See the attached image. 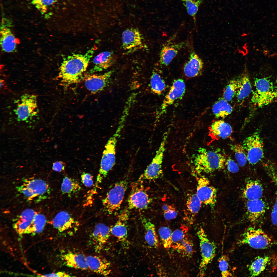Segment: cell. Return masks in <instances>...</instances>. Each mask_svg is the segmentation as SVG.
<instances>
[{"instance_id":"19","label":"cell","mask_w":277,"mask_h":277,"mask_svg":"<svg viewBox=\"0 0 277 277\" xmlns=\"http://www.w3.org/2000/svg\"><path fill=\"white\" fill-rule=\"evenodd\" d=\"M88 269L94 272L106 276L111 273V263L106 259L100 256L89 255L86 256Z\"/></svg>"},{"instance_id":"17","label":"cell","mask_w":277,"mask_h":277,"mask_svg":"<svg viewBox=\"0 0 277 277\" xmlns=\"http://www.w3.org/2000/svg\"><path fill=\"white\" fill-rule=\"evenodd\" d=\"M185 91V85L182 79L179 78L174 80L161 105L160 113L162 114L168 106L182 97L184 94Z\"/></svg>"},{"instance_id":"11","label":"cell","mask_w":277,"mask_h":277,"mask_svg":"<svg viewBox=\"0 0 277 277\" xmlns=\"http://www.w3.org/2000/svg\"><path fill=\"white\" fill-rule=\"evenodd\" d=\"M14 111L18 121H26L31 118L38 113L37 96L27 93L23 94Z\"/></svg>"},{"instance_id":"36","label":"cell","mask_w":277,"mask_h":277,"mask_svg":"<svg viewBox=\"0 0 277 277\" xmlns=\"http://www.w3.org/2000/svg\"><path fill=\"white\" fill-rule=\"evenodd\" d=\"M82 187L77 181L67 176L63 178L61 186V190L63 194H71L80 191Z\"/></svg>"},{"instance_id":"49","label":"cell","mask_w":277,"mask_h":277,"mask_svg":"<svg viewBox=\"0 0 277 277\" xmlns=\"http://www.w3.org/2000/svg\"><path fill=\"white\" fill-rule=\"evenodd\" d=\"M81 178L82 182L85 186L89 187L93 185V176L90 174L83 172L81 175Z\"/></svg>"},{"instance_id":"50","label":"cell","mask_w":277,"mask_h":277,"mask_svg":"<svg viewBox=\"0 0 277 277\" xmlns=\"http://www.w3.org/2000/svg\"><path fill=\"white\" fill-rule=\"evenodd\" d=\"M66 166V163L62 161H57L53 164L52 169L54 171L57 172H61L64 170Z\"/></svg>"},{"instance_id":"35","label":"cell","mask_w":277,"mask_h":277,"mask_svg":"<svg viewBox=\"0 0 277 277\" xmlns=\"http://www.w3.org/2000/svg\"><path fill=\"white\" fill-rule=\"evenodd\" d=\"M262 164L265 172L275 185L276 189L275 202L272 210L277 211V167L274 163L269 159L263 161Z\"/></svg>"},{"instance_id":"33","label":"cell","mask_w":277,"mask_h":277,"mask_svg":"<svg viewBox=\"0 0 277 277\" xmlns=\"http://www.w3.org/2000/svg\"><path fill=\"white\" fill-rule=\"evenodd\" d=\"M144 231V238L150 246L154 248L158 247L159 241L154 224L145 218L141 219Z\"/></svg>"},{"instance_id":"12","label":"cell","mask_w":277,"mask_h":277,"mask_svg":"<svg viewBox=\"0 0 277 277\" xmlns=\"http://www.w3.org/2000/svg\"><path fill=\"white\" fill-rule=\"evenodd\" d=\"M194 171L197 175L196 195L202 203L213 207L216 202V189L211 184L207 178Z\"/></svg>"},{"instance_id":"40","label":"cell","mask_w":277,"mask_h":277,"mask_svg":"<svg viewBox=\"0 0 277 277\" xmlns=\"http://www.w3.org/2000/svg\"><path fill=\"white\" fill-rule=\"evenodd\" d=\"M173 246L175 249L185 256H190L193 253V243L190 240L186 238Z\"/></svg>"},{"instance_id":"27","label":"cell","mask_w":277,"mask_h":277,"mask_svg":"<svg viewBox=\"0 0 277 277\" xmlns=\"http://www.w3.org/2000/svg\"><path fill=\"white\" fill-rule=\"evenodd\" d=\"M128 219V213L125 210L118 215L117 220L110 228L111 233L121 242H124L127 240V231L126 224Z\"/></svg>"},{"instance_id":"13","label":"cell","mask_w":277,"mask_h":277,"mask_svg":"<svg viewBox=\"0 0 277 277\" xmlns=\"http://www.w3.org/2000/svg\"><path fill=\"white\" fill-rule=\"evenodd\" d=\"M140 182L138 181L131 184V190L127 200L128 208L130 209H146L151 202L149 195Z\"/></svg>"},{"instance_id":"8","label":"cell","mask_w":277,"mask_h":277,"mask_svg":"<svg viewBox=\"0 0 277 277\" xmlns=\"http://www.w3.org/2000/svg\"><path fill=\"white\" fill-rule=\"evenodd\" d=\"M128 184V181L126 179L116 183L103 199L102 202L104 210L108 214L113 213L120 208Z\"/></svg>"},{"instance_id":"24","label":"cell","mask_w":277,"mask_h":277,"mask_svg":"<svg viewBox=\"0 0 277 277\" xmlns=\"http://www.w3.org/2000/svg\"><path fill=\"white\" fill-rule=\"evenodd\" d=\"M185 44L184 42L176 43L168 42L164 44L160 53V63L165 66L169 65Z\"/></svg>"},{"instance_id":"6","label":"cell","mask_w":277,"mask_h":277,"mask_svg":"<svg viewBox=\"0 0 277 277\" xmlns=\"http://www.w3.org/2000/svg\"><path fill=\"white\" fill-rule=\"evenodd\" d=\"M16 189L27 200L36 202L47 198L50 192L47 183L40 179H25Z\"/></svg>"},{"instance_id":"47","label":"cell","mask_w":277,"mask_h":277,"mask_svg":"<svg viewBox=\"0 0 277 277\" xmlns=\"http://www.w3.org/2000/svg\"><path fill=\"white\" fill-rule=\"evenodd\" d=\"M225 165L228 170L232 173H236L239 170V165L237 163L230 157L226 159Z\"/></svg>"},{"instance_id":"38","label":"cell","mask_w":277,"mask_h":277,"mask_svg":"<svg viewBox=\"0 0 277 277\" xmlns=\"http://www.w3.org/2000/svg\"><path fill=\"white\" fill-rule=\"evenodd\" d=\"M46 222V218L44 215L37 213L25 234H34L41 232L43 229Z\"/></svg>"},{"instance_id":"21","label":"cell","mask_w":277,"mask_h":277,"mask_svg":"<svg viewBox=\"0 0 277 277\" xmlns=\"http://www.w3.org/2000/svg\"><path fill=\"white\" fill-rule=\"evenodd\" d=\"M209 136L213 140L225 139L229 137L233 129L228 123L222 120L213 121L209 128Z\"/></svg>"},{"instance_id":"42","label":"cell","mask_w":277,"mask_h":277,"mask_svg":"<svg viewBox=\"0 0 277 277\" xmlns=\"http://www.w3.org/2000/svg\"><path fill=\"white\" fill-rule=\"evenodd\" d=\"M158 232L164 248L166 249L171 248L173 243L171 238L172 232L170 228L167 226H162L159 228Z\"/></svg>"},{"instance_id":"4","label":"cell","mask_w":277,"mask_h":277,"mask_svg":"<svg viewBox=\"0 0 277 277\" xmlns=\"http://www.w3.org/2000/svg\"><path fill=\"white\" fill-rule=\"evenodd\" d=\"M125 122L124 120H120L115 132L105 145L101 160L99 173L96 178L97 181L99 183L101 182L106 177L115 165L116 144L124 127Z\"/></svg>"},{"instance_id":"41","label":"cell","mask_w":277,"mask_h":277,"mask_svg":"<svg viewBox=\"0 0 277 277\" xmlns=\"http://www.w3.org/2000/svg\"><path fill=\"white\" fill-rule=\"evenodd\" d=\"M238 86V79L230 81L224 89L223 97L228 102L231 101L236 96Z\"/></svg>"},{"instance_id":"29","label":"cell","mask_w":277,"mask_h":277,"mask_svg":"<svg viewBox=\"0 0 277 277\" xmlns=\"http://www.w3.org/2000/svg\"><path fill=\"white\" fill-rule=\"evenodd\" d=\"M263 188L260 182L256 179H248L246 181L243 192V197L246 200L261 199Z\"/></svg>"},{"instance_id":"46","label":"cell","mask_w":277,"mask_h":277,"mask_svg":"<svg viewBox=\"0 0 277 277\" xmlns=\"http://www.w3.org/2000/svg\"><path fill=\"white\" fill-rule=\"evenodd\" d=\"M185 238V232L182 229H179L172 232L171 238L173 245L182 240Z\"/></svg>"},{"instance_id":"3","label":"cell","mask_w":277,"mask_h":277,"mask_svg":"<svg viewBox=\"0 0 277 277\" xmlns=\"http://www.w3.org/2000/svg\"><path fill=\"white\" fill-rule=\"evenodd\" d=\"M252 103L256 108L263 107L277 101V84L269 77L256 78Z\"/></svg>"},{"instance_id":"1","label":"cell","mask_w":277,"mask_h":277,"mask_svg":"<svg viewBox=\"0 0 277 277\" xmlns=\"http://www.w3.org/2000/svg\"><path fill=\"white\" fill-rule=\"evenodd\" d=\"M95 48L93 47L84 54H73L64 59L59 68L58 77L67 87L83 80Z\"/></svg>"},{"instance_id":"10","label":"cell","mask_w":277,"mask_h":277,"mask_svg":"<svg viewBox=\"0 0 277 277\" xmlns=\"http://www.w3.org/2000/svg\"><path fill=\"white\" fill-rule=\"evenodd\" d=\"M200 240L202 259L199 265V275L203 276L208 265L215 255L216 246L215 243L208 238L204 230L200 228L197 232Z\"/></svg>"},{"instance_id":"51","label":"cell","mask_w":277,"mask_h":277,"mask_svg":"<svg viewBox=\"0 0 277 277\" xmlns=\"http://www.w3.org/2000/svg\"><path fill=\"white\" fill-rule=\"evenodd\" d=\"M43 277H70L72 276L70 274L63 271L58 272H56L46 274L41 276Z\"/></svg>"},{"instance_id":"7","label":"cell","mask_w":277,"mask_h":277,"mask_svg":"<svg viewBox=\"0 0 277 277\" xmlns=\"http://www.w3.org/2000/svg\"><path fill=\"white\" fill-rule=\"evenodd\" d=\"M261 127L257 129L251 135L244 140L242 145L246 152L248 161L254 165L261 161L264 157V144L260 136Z\"/></svg>"},{"instance_id":"30","label":"cell","mask_w":277,"mask_h":277,"mask_svg":"<svg viewBox=\"0 0 277 277\" xmlns=\"http://www.w3.org/2000/svg\"><path fill=\"white\" fill-rule=\"evenodd\" d=\"M62 259L64 264L68 267L82 270L88 269L86 256L83 254L69 252L64 254Z\"/></svg>"},{"instance_id":"39","label":"cell","mask_w":277,"mask_h":277,"mask_svg":"<svg viewBox=\"0 0 277 277\" xmlns=\"http://www.w3.org/2000/svg\"><path fill=\"white\" fill-rule=\"evenodd\" d=\"M231 150L234 153L235 159L239 166L242 167L246 164L248 160L245 151L242 144H231Z\"/></svg>"},{"instance_id":"32","label":"cell","mask_w":277,"mask_h":277,"mask_svg":"<svg viewBox=\"0 0 277 277\" xmlns=\"http://www.w3.org/2000/svg\"><path fill=\"white\" fill-rule=\"evenodd\" d=\"M273 258L270 256H258L249 266L248 269L251 276L259 275L272 262Z\"/></svg>"},{"instance_id":"15","label":"cell","mask_w":277,"mask_h":277,"mask_svg":"<svg viewBox=\"0 0 277 277\" xmlns=\"http://www.w3.org/2000/svg\"><path fill=\"white\" fill-rule=\"evenodd\" d=\"M113 72L110 71L102 74L84 75L83 80L85 87L93 94L100 92L106 87Z\"/></svg>"},{"instance_id":"34","label":"cell","mask_w":277,"mask_h":277,"mask_svg":"<svg viewBox=\"0 0 277 277\" xmlns=\"http://www.w3.org/2000/svg\"><path fill=\"white\" fill-rule=\"evenodd\" d=\"M233 109L228 102L222 97L219 98L214 104L212 111L217 118H224L232 113Z\"/></svg>"},{"instance_id":"16","label":"cell","mask_w":277,"mask_h":277,"mask_svg":"<svg viewBox=\"0 0 277 277\" xmlns=\"http://www.w3.org/2000/svg\"><path fill=\"white\" fill-rule=\"evenodd\" d=\"M12 25L7 19L2 18L0 27V43L2 51L7 53L16 51L17 41L11 28Z\"/></svg>"},{"instance_id":"22","label":"cell","mask_w":277,"mask_h":277,"mask_svg":"<svg viewBox=\"0 0 277 277\" xmlns=\"http://www.w3.org/2000/svg\"><path fill=\"white\" fill-rule=\"evenodd\" d=\"M115 61L113 52L110 51L102 52L93 58V66L88 74H94L107 69L112 66Z\"/></svg>"},{"instance_id":"45","label":"cell","mask_w":277,"mask_h":277,"mask_svg":"<svg viewBox=\"0 0 277 277\" xmlns=\"http://www.w3.org/2000/svg\"><path fill=\"white\" fill-rule=\"evenodd\" d=\"M229 259L226 255L221 256L219 259V267L222 277L231 276L232 274L230 271Z\"/></svg>"},{"instance_id":"14","label":"cell","mask_w":277,"mask_h":277,"mask_svg":"<svg viewBox=\"0 0 277 277\" xmlns=\"http://www.w3.org/2000/svg\"><path fill=\"white\" fill-rule=\"evenodd\" d=\"M122 47L126 53H131L144 48L143 38L136 28H127L123 32L122 36Z\"/></svg>"},{"instance_id":"25","label":"cell","mask_w":277,"mask_h":277,"mask_svg":"<svg viewBox=\"0 0 277 277\" xmlns=\"http://www.w3.org/2000/svg\"><path fill=\"white\" fill-rule=\"evenodd\" d=\"M76 223L70 214L64 211L59 212L50 222L53 227L61 232L71 229Z\"/></svg>"},{"instance_id":"43","label":"cell","mask_w":277,"mask_h":277,"mask_svg":"<svg viewBox=\"0 0 277 277\" xmlns=\"http://www.w3.org/2000/svg\"><path fill=\"white\" fill-rule=\"evenodd\" d=\"M188 14L192 16L195 22V17L200 5L203 0H181Z\"/></svg>"},{"instance_id":"52","label":"cell","mask_w":277,"mask_h":277,"mask_svg":"<svg viewBox=\"0 0 277 277\" xmlns=\"http://www.w3.org/2000/svg\"><path fill=\"white\" fill-rule=\"evenodd\" d=\"M271 217L272 224L274 226H277V211L272 210Z\"/></svg>"},{"instance_id":"18","label":"cell","mask_w":277,"mask_h":277,"mask_svg":"<svg viewBox=\"0 0 277 277\" xmlns=\"http://www.w3.org/2000/svg\"><path fill=\"white\" fill-rule=\"evenodd\" d=\"M245 206L247 218L252 223L258 222L266 211V203L261 199L246 200Z\"/></svg>"},{"instance_id":"9","label":"cell","mask_w":277,"mask_h":277,"mask_svg":"<svg viewBox=\"0 0 277 277\" xmlns=\"http://www.w3.org/2000/svg\"><path fill=\"white\" fill-rule=\"evenodd\" d=\"M168 134V132L164 133L155 156L144 173L140 176L138 181L154 180L162 176L163 172L162 165Z\"/></svg>"},{"instance_id":"37","label":"cell","mask_w":277,"mask_h":277,"mask_svg":"<svg viewBox=\"0 0 277 277\" xmlns=\"http://www.w3.org/2000/svg\"><path fill=\"white\" fill-rule=\"evenodd\" d=\"M151 92L157 95H161L165 89L166 85L160 75L154 71L153 72L150 80Z\"/></svg>"},{"instance_id":"31","label":"cell","mask_w":277,"mask_h":277,"mask_svg":"<svg viewBox=\"0 0 277 277\" xmlns=\"http://www.w3.org/2000/svg\"><path fill=\"white\" fill-rule=\"evenodd\" d=\"M238 80V88L236 96L238 103L240 104L244 102L252 92V87L247 74H243Z\"/></svg>"},{"instance_id":"20","label":"cell","mask_w":277,"mask_h":277,"mask_svg":"<svg viewBox=\"0 0 277 277\" xmlns=\"http://www.w3.org/2000/svg\"><path fill=\"white\" fill-rule=\"evenodd\" d=\"M111 233L110 228L103 223L96 224L92 234L93 247L96 251H100L108 240Z\"/></svg>"},{"instance_id":"28","label":"cell","mask_w":277,"mask_h":277,"mask_svg":"<svg viewBox=\"0 0 277 277\" xmlns=\"http://www.w3.org/2000/svg\"><path fill=\"white\" fill-rule=\"evenodd\" d=\"M202 204L196 194L189 196L184 211V219L187 223L191 224L193 223L195 217L200 210Z\"/></svg>"},{"instance_id":"23","label":"cell","mask_w":277,"mask_h":277,"mask_svg":"<svg viewBox=\"0 0 277 277\" xmlns=\"http://www.w3.org/2000/svg\"><path fill=\"white\" fill-rule=\"evenodd\" d=\"M203 66L202 60L194 51L192 50L190 53L189 60L184 66V74L188 78L198 76L202 74Z\"/></svg>"},{"instance_id":"44","label":"cell","mask_w":277,"mask_h":277,"mask_svg":"<svg viewBox=\"0 0 277 277\" xmlns=\"http://www.w3.org/2000/svg\"><path fill=\"white\" fill-rule=\"evenodd\" d=\"M42 14H46L57 0H28Z\"/></svg>"},{"instance_id":"48","label":"cell","mask_w":277,"mask_h":277,"mask_svg":"<svg viewBox=\"0 0 277 277\" xmlns=\"http://www.w3.org/2000/svg\"><path fill=\"white\" fill-rule=\"evenodd\" d=\"M164 218L167 221L175 219L177 215V213L175 207L172 205H170L168 209L164 211Z\"/></svg>"},{"instance_id":"2","label":"cell","mask_w":277,"mask_h":277,"mask_svg":"<svg viewBox=\"0 0 277 277\" xmlns=\"http://www.w3.org/2000/svg\"><path fill=\"white\" fill-rule=\"evenodd\" d=\"M226 159L219 152L200 147L193 155L192 162L195 171L209 174L224 169Z\"/></svg>"},{"instance_id":"5","label":"cell","mask_w":277,"mask_h":277,"mask_svg":"<svg viewBox=\"0 0 277 277\" xmlns=\"http://www.w3.org/2000/svg\"><path fill=\"white\" fill-rule=\"evenodd\" d=\"M237 244H246L256 249H263L277 246V241L261 228L250 227L241 236Z\"/></svg>"},{"instance_id":"26","label":"cell","mask_w":277,"mask_h":277,"mask_svg":"<svg viewBox=\"0 0 277 277\" xmlns=\"http://www.w3.org/2000/svg\"><path fill=\"white\" fill-rule=\"evenodd\" d=\"M37 213L33 209H29L24 210L18 215L13 226L18 234H25Z\"/></svg>"}]
</instances>
